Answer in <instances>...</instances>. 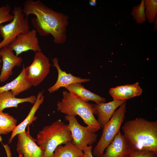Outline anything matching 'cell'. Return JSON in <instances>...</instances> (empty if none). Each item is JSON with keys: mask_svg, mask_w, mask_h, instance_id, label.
<instances>
[{"mask_svg": "<svg viewBox=\"0 0 157 157\" xmlns=\"http://www.w3.org/2000/svg\"><path fill=\"white\" fill-rule=\"evenodd\" d=\"M22 11L26 17L31 15L35 17L32 19L35 30L42 36L51 35L54 43H64L68 17L56 12L44 4L40 1L28 0L24 2Z\"/></svg>", "mask_w": 157, "mask_h": 157, "instance_id": "cell-1", "label": "cell"}, {"mask_svg": "<svg viewBox=\"0 0 157 157\" xmlns=\"http://www.w3.org/2000/svg\"><path fill=\"white\" fill-rule=\"evenodd\" d=\"M123 135L134 150L157 152V121L138 117L126 121Z\"/></svg>", "mask_w": 157, "mask_h": 157, "instance_id": "cell-2", "label": "cell"}, {"mask_svg": "<svg viewBox=\"0 0 157 157\" xmlns=\"http://www.w3.org/2000/svg\"><path fill=\"white\" fill-rule=\"evenodd\" d=\"M62 94L63 98L57 104L58 111L66 115L79 116L91 132L95 133L100 129L94 115L93 104L77 98L69 92L63 91Z\"/></svg>", "mask_w": 157, "mask_h": 157, "instance_id": "cell-3", "label": "cell"}, {"mask_svg": "<svg viewBox=\"0 0 157 157\" xmlns=\"http://www.w3.org/2000/svg\"><path fill=\"white\" fill-rule=\"evenodd\" d=\"M36 139L37 144L44 151L43 157H53L56 148L72 141V137L68 124L58 119L44 127Z\"/></svg>", "mask_w": 157, "mask_h": 157, "instance_id": "cell-4", "label": "cell"}, {"mask_svg": "<svg viewBox=\"0 0 157 157\" xmlns=\"http://www.w3.org/2000/svg\"><path fill=\"white\" fill-rule=\"evenodd\" d=\"M126 110L125 102L115 111L109 121L103 129L101 138L92 150L93 155L101 157L106 148L120 131V127L125 119Z\"/></svg>", "mask_w": 157, "mask_h": 157, "instance_id": "cell-5", "label": "cell"}, {"mask_svg": "<svg viewBox=\"0 0 157 157\" xmlns=\"http://www.w3.org/2000/svg\"><path fill=\"white\" fill-rule=\"evenodd\" d=\"M12 14L13 18L10 23L0 25V35L3 39L0 42V49L9 46L19 35L30 30L28 17H24L21 7H15Z\"/></svg>", "mask_w": 157, "mask_h": 157, "instance_id": "cell-6", "label": "cell"}, {"mask_svg": "<svg viewBox=\"0 0 157 157\" xmlns=\"http://www.w3.org/2000/svg\"><path fill=\"white\" fill-rule=\"evenodd\" d=\"M50 67L49 58L41 51L35 52L32 63L25 68L26 78L31 86H37L48 75Z\"/></svg>", "mask_w": 157, "mask_h": 157, "instance_id": "cell-7", "label": "cell"}, {"mask_svg": "<svg viewBox=\"0 0 157 157\" xmlns=\"http://www.w3.org/2000/svg\"><path fill=\"white\" fill-rule=\"evenodd\" d=\"M65 118L69 123L68 126L72 137L71 142L80 150L83 151L87 147L92 145L96 141L97 134L90 131L87 126L81 125L75 117L67 115Z\"/></svg>", "mask_w": 157, "mask_h": 157, "instance_id": "cell-8", "label": "cell"}, {"mask_svg": "<svg viewBox=\"0 0 157 157\" xmlns=\"http://www.w3.org/2000/svg\"><path fill=\"white\" fill-rule=\"evenodd\" d=\"M29 126L27 131L17 135L16 151L18 157H43L44 151L37 144L36 139L30 135Z\"/></svg>", "mask_w": 157, "mask_h": 157, "instance_id": "cell-9", "label": "cell"}, {"mask_svg": "<svg viewBox=\"0 0 157 157\" xmlns=\"http://www.w3.org/2000/svg\"><path fill=\"white\" fill-rule=\"evenodd\" d=\"M9 46L15 52L17 56L29 50L35 52L41 51L37 37V31L35 29L19 35Z\"/></svg>", "mask_w": 157, "mask_h": 157, "instance_id": "cell-10", "label": "cell"}, {"mask_svg": "<svg viewBox=\"0 0 157 157\" xmlns=\"http://www.w3.org/2000/svg\"><path fill=\"white\" fill-rule=\"evenodd\" d=\"M134 150L120 131L101 157H129Z\"/></svg>", "mask_w": 157, "mask_h": 157, "instance_id": "cell-11", "label": "cell"}, {"mask_svg": "<svg viewBox=\"0 0 157 157\" xmlns=\"http://www.w3.org/2000/svg\"><path fill=\"white\" fill-rule=\"evenodd\" d=\"M0 55L3 62L0 81L3 82L7 80L12 74V70L14 67L21 65L22 59L14 54L9 46L1 49Z\"/></svg>", "mask_w": 157, "mask_h": 157, "instance_id": "cell-12", "label": "cell"}, {"mask_svg": "<svg viewBox=\"0 0 157 157\" xmlns=\"http://www.w3.org/2000/svg\"><path fill=\"white\" fill-rule=\"evenodd\" d=\"M53 66L56 69L58 72V77L55 84L48 89L50 93H53L60 88L68 86L72 84L77 83H84L90 81L88 78H83L74 76L70 73H67L63 71L58 64V59L57 58H54L52 60Z\"/></svg>", "mask_w": 157, "mask_h": 157, "instance_id": "cell-13", "label": "cell"}, {"mask_svg": "<svg viewBox=\"0 0 157 157\" xmlns=\"http://www.w3.org/2000/svg\"><path fill=\"white\" fill-rule=\"evenodd\" d=\"M126 101L113 100L108 103L93 104L94 114L97 115V120L101 128L104 127L117 108Z\"/></svg>", "mask_w": 157, "mask_h": 157, "instance_id": "cell-14", "label": "cell"}, {"mask_svg": "<svg viewBox=\"0 0 157 157\" xmlns=\"http://www.w3.org/2000/svg\"><path fill=\"white\" fill-rule=\"evenodd\" d=\"M142 90L139 83L120 85L110 88L109 93L113 100L124 101L140 95Z\"/></svg>", "mask_w": 157, "mask_h": 157, "instance_id": "cell-15", "label": "cell"}, {"mask_svg": "<svg viewBox=\"0 0 157 157\" xmlns=\"http://www.w3.org/2000/svg\"><path fill=\"white\" fill-rule=\"evenodd\" d=\"M43 92L44 90H43L38 93L36 100L27 116L22 122L16 126L12 132L11 135L8 139L9 144L12 142L16 135L25 131L27 126L32 124L34 121L37 119V118L35 116V114L44 101V96L43 95Z\"/></svg>", "mask_w": 157, "mask_h": 157, "instance_id": "cell-16", "label": "cell"}, {"mask_svg": "<svg viewBox=\"0 0 157 157\" xmlns=\"http://www.w3.org/2000/svg\"><path fill=\"white\" fill-rule=\"evenodd\" d=\"M65 88L70 94L85 101H92L99 104L106 101L105 98L87 89L81 83L72 84Z\"/></svg>", "mask_w": 157, "mask_h": 157, "instance_id": "cell-17", "label": "cell"}, {"mask_svg": "<svg viewBox=\"0 0 157 157\" xmlns=\"http://www.w3.org/2000/svg\"><path fill=\"white\" fill-rule=\"evenodd\" d=\"M25 68L24 65H23L22 70L15 79L3 86L0 87V93L11 90L13 94L16 96L31 87V85L27 81L25 77Z\"/></svg>", "mask_w": 157, "mask_h": 157, "instance_id": "cell-18", "label": "cell"}, {"mask_svg": "<svg viewBox=\"0 0 157 157\" xmlns=\"http://www.w3.org/2000/svg\"><path fill=\"white\" fill-rule=\"evenodd\" d=\"M36 99V97L34 95L25 98H18L10 91L3 92L0 93V111H3L7 108H17L19 104L24 102L34 104Z\"/></svg>", "mask_w": 157, "mask_h": 157, "instance_id": "cell-19", "label": "cell"}, {"mask_svg": "<svg viewBox=\"0 0 157 157\" xmlns=\"http://www.w3.org/2000/svg\"><path fill=\"white\" fill-rule=\"evenodd\" d=\"M83 154V151L70 141L64 146H58L54 151L53 157H79Z\"/></svg>", "mask_w": 157, "mask_h": 157, "instance_id": "cell-20", "label": "cell"}, {"mask_svg": "<svg viewBox=\"0 0 157 157\" xmlns=\"http://www.w3.org/2000/svg\"><path fill=\"white\" fill-rule=\"evenodd\" d=\"M17 121L8 113L0 111V135L12 132L17 126Z\"/></svg>", "mask_w": 157, "mask_h": 157, "instance_id": "cell-21", "label": "cell"}, {"mask_svg": "<svg viewBox=\"0 0 157 157\" xmlns=\"http://www.w3.org/2000/svg\"><path fill=\"white\" fill-rule=\"evenodd\" d=\"M144 3L146 18L149 23H153L157 16V1L144 0Z\"/></svg>", "mask_w": 157, "mask_h": 157, "instance_id": "cell-22", "label": "cell"}, {"mask_svg": "<svg viewBox=\"0 0 157 157\" xmlns=\"http://www.w3.org/2000/svg\"><path fill=\"white\" fill-rule=\"evenodd\" d=\"M144 0H142L140 4L133 8L131 15L138 24H141L146 20Z\"/></svg>", "mask_w": 157, "mask_h": 157, "instance_id": "cell-23", "label": "cell"}, {"mask_svg": "<svg viewBox=\"0 0 157 157\" xmlns=\"http://www.w3.org/2000/svg\"><path fill=\"white\" fill-rule=\"evenodd\" d=\"M11 10L10 6L8 4L0 7V25L13 20V16L10 13Z\"/></svg>", "mask_w": 157, "mask_h": 157, "instance_id": "cell-24", "label": "cell"}, {"mask_svg": "<svg viewBox=\"0 0 157 157\" xmlns=\"http://www.w3.org/2000/svg\"><path fill=\"white\" fill-rule=\"evenodd\" d=\"M129 157H157V152L150 150H134Z\"/></svg>", "mask_w": 157, "mask_h": 157, "instance_id": "cell-25", "label": "cell"}, {"mask_svg": "<svg viewBox=\"0 0 157 157\" xmlns=\"http://www.w3.org/2000/svg\"><path fill=\"white\" fill-rule=\"evenodd\" d=\"M92 146H89L85 148L83 152L87 155L88 157H93L92 152Z\"/></svg>", "mask_w": 157, "mask_h": 157, "instance_id": "cell-26", "label": "cell"}, {"mask_svg": "<svg viewBox=\"0 0 157 157\" xmlns=\"http://www.w3.org/2000/svg\"><path fill=\"white\" fill-rule=\"evenodd\" d=\"M4 146L6 151L7 153V155L8 156V157H11V153L10 151V149L9 148L8 146V145H3Z\"/></svg>", "mask_w": 157, "mask_h": 157, "instance_id": "cell-27", "label": "cell"}, {"mask_svg": "<svg viewBox=\"0 0 157 157\" xmlns=\"http://www.w3.org/2000/svg\"><path fill=\"white\" fill-rule=\"evenodd\" d=\"M89 3L91 6H95L96 5V1L95 0H90Z\"/></svg>", "mask_w": 157, "mask_h": 157, "instance_id": "cell-28", "label": "cell"}, {"mask_svg": "<svg viewBox=\"0 0 157 157\" xmlns=\"http://www.w3.org/2000/svg\"><path fill=\"white\" fill-rule=\"evenodd\" d=\"M154 29L155 31H156L157 30V17H156L154 21Z\"/></svg>", "mask_w": 157, "mask_h": 157, "instance_id": "cell-29", "label": "cell"}, {"mask_svg": "<svg viewBox=\"0 0 157 157\" xmlns=\"http://www.w3.org/2000/svg\"><path fill=\"white\" fill-rule=\"evenodd\" d=\"M79 157H88L87 155L85 153H84L83 155Z\"/></svg>", "mask_w": 157, "mask_h": 157, "instance_id": "cell-30", "label": "cell"}, {"mask_svg": "<svg viewBox=\"0 0 157 157\" xmlns=\"http://www.w3.org/2000/svg\"><path fill=\"white\" fill-rule=\"evenodd\" d=\"M2 140V138L1 136V135H0V142H1Z\"/></svg>", "mask_w": 157, "mask_h": 157, "instance_id": "cell-31", "label": "cell"}, {"mask_svg": "<svg viewBox=\"0 0 157 157\" xmlns=\"http://www.w3.org/2000/svg\"><path fill=\"white\" fill-rule=\"evenodd\" d=\"M2 61V60L1 59V57L0 55V68L1 67V63Z\"/></svg>", "mask_w": 157, "mask_h": 157, "instance_id": "cell-32", "label": "cell"}, {"mask_svg": "<svg viewBox=\"0 0 157 157\" xmlns=\"http://www.w3.org/2000/svg\"></svg>", "mask_w": 157, "mask_h": 157, "instance_id": "cell-33", "label": "cell"}]
</instances>
